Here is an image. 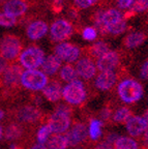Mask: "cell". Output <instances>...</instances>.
<instances>
[{"label": "cell", "instance_id": "cell-4", "mask_svg": "<svg viewBox=\"0 0 148 149\" xmlns=\"http://www.w3.org/2000/svg\"><path fill=\"white\" fill-rule=\"evenodd\" d=\"M19 59L21 66L27 70H36L44 63L45 53L37 46H30L20 54Z\"/></svg>", "mask_w": 148, "mask_h": 149}, {"label": "cell", "instance_id": "cell-35", "mask_svg": "<svg viewBox=\"0 0 148 149\" xmlns=\"http://www.w3.org/2000/svg\"><path fill=\"white\" fill-rule=\"evenodd\" d=\"M55 111L62 112V113L68 114V115H71V116H72V114H73V108L71 107L70 105H67V104H59V105L55 108Z\"/></svg>", "mask_w": 148, "mask_h": 149}, {"label": "cell", "instance_id": "cell-19", "mask_svg": "<svg viewBox=\"0 0 148 149\" xmlns=\"http://www.w3.org/2000/svg\"><path fill=\"white\" fill-rule=\"evenodd\" d=\"M25 134L23 124L18 121H12L6 125L4 130V138L6 141H17L23 138Z\"/></svg>", "mask_w": 148, "mask_h": 149}, {"label": "cell", "instance_id": "cell-45", "mask_svg": "<svg viewBox=\"0 0 148 149\" xmlns=\"http://www.w3.org/2000/svg\"><path fill=\"white\" fill-rule=\"evenodd\" d=\"M10 149H23L21 146H19V145L17 144H12L10 145Z\"/></svg>", "mask_w": 148, "mask_h": 149}, {"label": "cell", "instance_id": "cell-10", "mask_svg": "<svg viewBox=\"0 0 148 149\" xmlns=\"http://www.w3.org/2000/svg\"><path fill=\"white\" fill-rule=\"evenodd\" d=\"M73 25L64 19H58L52 24L50 29L51 38L55 42H62L73 34Z\"/></svg>", "mask_w": 148, "mask_h": 149}, {"label": "cell", "instance_id": "cell-25", "mask_svg": "<svg viewBox=\"0 0 148 149\" xmlns=\"http://www.w3.org/2000/svg\"><path fill=\"white\" fill-rule=\"evenodd\" d=\"M133 116V112L127 107H119L114 111L112 115V121L117 124L126 123V121Z\"/></svg>", "mask_w": 148, "mask_h": 149}, {"label": "cell", "instance_id": "cell-6", "mask_svg": "<svg viewBox=\"0 0 148 149\" xmlns=\"http://www.w3.org/2000/svg\"><path fill=\"white\" fill-rule=\"evenodd\" d=\"M21 40L16 35H5L0 45V55L7 61L17 59L21 54Z\"/></svg>", "mask_w": 148, "mask_h": 149}, {"label": "cell", "instance_id": "cell-2", "mask_svg": "<svg viewBox=\"0 0 148 149\" xmlns=\"http://www.w3.org/2000/svg\"><path fill=\"white\" fill-rule=\"evenodd\" d=\"M62 98L70 106H81L87 98V91L79 79L66 84L62 88Z\"/></svg>", "mask_w": 148, "mask_h": 149}, {"label": "cell", "instance_id": "cell-13", "mask_svg": "<svg viewBox=\"0 0 148 149\" xmlns=\"http://www.w3.org/2000/svg\"><path fill=\"white\" fill-rule=\"evenodd\" d=\"M76 72L79 77L85 80H91L96 74V64L89 57H83L76 63Z\"/></svg>", "mask_w": 148, "mask_h": 149}, {"label": "cell", "instance_id": "cell-49", "mask_svg": "<svg viewBox=\"0 0 148 149\" xmlns=\"http://www.w3.org/2000/svg\"><path fill=\"white\" fill-rule=\"evenodd\" d=\"M90 1H91V4H95V3H97V2H98V1H100V0H90Z\"/></svg>", "mask_w": 148, "mask_h": 149}, {"label": "cell", "instance_id": "cell-1", "mask_svg": "<svg viewBox=\"0 0 148 149\" xmlns=\"http://www.w3.org/2000/svg\"><path fill=\"white\" fill-rule=\"evenodd\" d=\"M117 94L124 104H135L142 98L144 89L140 82L133 78H128L118 84Z\"/></svg>", "mask_w": 148, "mask_h": 149}, {"label": "cell", "instance_id": "cell-15", "mask_svg": "<svg viewBox=\"0 0 148 149\" xmlns=\"http://www.w3.org/2000/svg\"><path fill=\"white\" fill-rule=\"evenodd\" d=\"M117 74L114 70L109 72H101L97 74L96 79L94 81V85L97 90L101 91H108L111 90L114 85L117 82Z\"/></svg>", "mask_w": 148, "mask_h": 149}, {"label": "cell", "instance_id": "cell-31", "mask_svg": "<svg viewBox=\"0 0 148 149\" xmlns=\"http://www.w3.org/2000/svg\"><path fill=\"white\" fill-rule=\"evenodd\" d=\"M130 8L134 13L144 12L148 8V0H133Z\"/></svg>", "mask_w": 148, "mask_h": 149}, {"label": "cell", "instance_id": "cell-23", "mask_svg": "<svg viewBox=\"0 0 148 149\" xmlns=\"http://www.w3.org/2000/svg\"><path fill=\"white\" fill-rule=\"evenodd\" d=\"M146 40V35L143 32H132L125 36L123 45L127 49H135L141 46Z\"/></svg>", "mask_w": 148, "mask_h": 149}, {"label": "cell", "instance_id": "cell-50", "mask_svg": "<svg viewBox=\"0 0 148 149\" xmlns=\"http://www.w3.org/2000/svg\"><path fill=\"white\" fill-rule=\"evenodd\" d=\"M73 149H84V148H83V147H79L78 146V147H74Z\"/></svg>", "mask_w": 148, "mask_h": 149}, {"label": "cell", "instance_id": "cell-12", "mask_svg": "<svg viewBox=\"0 0 148 149\" xmlns=\"http://www.w3.org/2000/svg\"><path fill=\"white\" fill-rule=\"evenodd\" d=\"M120 63V56L117 52L109 51L96 60V68L100 72L114 70Z\"/></svg>", "mask_w": 148, "mask_h": 149}, {"label": "cell", "instance_id": "cell-5", "mask_svg": "<svg viewBox=\"0 0 148 149\" xmlns=\"http://www.w3.org/2000/svg\"><path fill=\"white\" fill-rule=\"evenodd\" d=\"M16 121L21 124H37L44 118L42 111L34 105H23L18 107L14 112Z\"/></svg>", "mask_w": 148, "mask_h": 149}, {"label": "cell", "instance_id": "cell-8", "mask_svg": "<svg viewBox=\"0 0 148 149\" xmlns=\"http://www.w3.org/2000/svg\"><path fill=\"white\" fill-rule=\"evenodd\" d=\"M71 115L65 114L62 112L54 111L48 118V124L53 134H63L70 130L72 124Z\"/></svg>", "mask_w": 148, "mask_h": 149}, {"label": "cell", "instance_id": "cell-36", "mask_svg": "<svg viewBox=\"0 0 148 149\" xmlns=\"http://www.w3.org/2000/svg\"><path fill=\"white\" fill-rule=\"evenodd\" d=\"M140 77L143 80H148V59L142 64L140 70Z\"/></svg>", "mask_w": 148, "mask_h": 149}, {"label": "cell", "instance_id": "cell-41", "mask_svg": "<svg viewBox=\"0 0 148 149\" xmlns=\"http://www.w3.org/2000/svg\"><path fill=\"white\" fill-rule=\"evenodd\" d=\"M116 1H117L118 6L120 7V8L126 9V8H130L133 0H116Z\"/></svg>", "mask_w": 148, "mask_h": 149}, {"label": "cell", "instance_id": "cell-7", "mask_svg": "<svg viewBox=\"0 0 148 149\" xmlns=\"http://www.w3.org/2000/svg\"><path fill=\"white\" fill-rule=\"evenodd\" d=\"M23 74L21 65L13 63L8 65L3 74L0 77L1 85L5 88V91L8 92V90H14L18 87L19 83L21 81V76Z\"/></svg>", "mask_w": 148, "mask_h": 149}, {"label": "cell", "instance_id": "cell-18", "mask_svg": "<svg viewBox=\"0 0 148 149\" xmlns=\"http://www.w3.org/2000/svg\"><path fill=\"white\" fill-rule=\"evenodd\" d=\"M48 24L45 21L42 20H37L28 25L26 32H27V36L32 40H36L42 38L43 36L47 34L48 32Z\"/></svg>", "mask_w": 148, "mask_h": 149}, {"label": "cell", "instance_id": "cell-32", "mask_svg": "<svg viewBox=\"0 0 148 149\" xmlns=\"http://www.w3.org/2000/svg\"><path fill=\"white\" fill-rule=\"evenodd\" d=\"M17 24V18L9 16L5 13H0V26L2 27H13Z\"/></svg>", "mask_w": 148, "mask_h": 149}, {"label": "cell", "instance_id": "cell-51", "mask_svg": "<svg viewBox=\"0 0 148 149\" xmlns=\"http://www.w3.org/2000/svg\"><path fill=\"white\" fill-rule=\"evenodd\" d=\"M1 1H3V0H0V2H1Z\"/></svg>", "mask_w": 148, "mask_h": 149}, {"label": "cell", "instance_id": "cell-38", "mask_svg": "<svg viewBox=\"0 0 148 149\" xmlns=\"http://www.w3.org/2000/svg\"><path fill=\"white\" fill-rule=\"evenodd\" d=\"M119 138V136L117 135L116 133H108L106 135V138H105V141H107L108 143H110V144L114 145V143L116 142V140Z\"/></svg>", "mask_w": 148, "mask_h": 149}, {"label": "cell", "instance_id": "cell-20", "mask_svg": "<svg viewBox=\"0 0 148 149\" xmlns=\"http://www.w3.org/2000/svg\"><path fill=\"white\" fill-rule=\"evenodd\" d=\"M61 66V60L55 54L49 55L43 63V72L47 76H54Z\"/></svg>", "mask_w": 148, "mask_h": 149}, {"label": "cell", "instance_id": "cell-24", "mask_svg": "<svg viewBox=\"0 0 148 149\" xmlns=\"http://www.w3.org/2000/svg\"><path fill=\"white\" fill-rule=\"evenodd\" d=\"M103 123L100 119L92 118L89 121V126H88V137L91 141H97L102 137L103 134Z\"/></svg>", "mask_w": 148, "mask_h": 149}, {"label": "cell", "instance_id": "cell-44", "mask_svg": "<svg viewBox=\"0 0 148 149\" xmlns=\"http://www.w3.org/2000/svg\"><path fill=\"white\" fill-rule=\"evenodd\" d=\"M29 149H47V147H46V145H44V144L36 143V144H33Z\"/></svg>", "mask_w": 148, "mask_h": 149}, {"label": "cell", "instance_id": "cell-40", "mask_svg": "<svg viewBox=\"0 0 148 149\" xmlns=\"http://www.w3.org/2000/svg\"><path fill=\"white\" fill-rule=\"evenodd\" d=\"M8 68V62L7 60H5L2 56L0 55V77L3 74V72L6 70V68Z\"/></svg>", "mask_w": 148, "mask_h": 149}, {"label": "cell", "instance_id": "cell-28", "mask_svg": "<svg viewBox=\"0 0 148 149\" xmlns=\"http://www.w3.org/2000/svg\"><path fill=\"white\" fill-rule=\"evenodd\" d=\"M59 76H60V79L62 81L68 82V83L78 79V74L76 72V68L70 63H67V64H65L64 66L61 68Z\"/></svg>", "mask_w": 148, "mask_h": 149}, {"label": "cell", "instance_id": "cell-42", "mask_svg": "<svg viewBox=\"0 0 148 149\" xmlns=\"http://www.w3.org/2000/svg\"><path fill=\"white\" fill-rule=\"evenodd\" d=\"M52 7H53V9L56 13L60 12L61 9H62V0H53Z\"/></svg>", "mask_w": 148, "mask_h": 149}, {"label": "cell", "instance_id": "cell-9", "mask_svg": "<svg viewBox=\"0 0 148 149\" xmlns=\"http://www.w3.org/2000/svg\"><path fill=\"white\" fill-rule=\"evenodd\" d=\"M65 135H66L71 147H78L81 143L86 141L88 136V130L83 121L76 120Z\"/></svg>", "mask_w": 148, "mask_h": 149}, {"label": "cell", "instance_id": "cell-26", "mask_svg": "<svg viewBox=\"0 0 148 149\" xmlns=\"http://www.w3.org/2000/svg\"><path fill=\"white\" fill-rule=\"evenodd\" d=\"M114 149H140L139 144L132 137L121 136L119 137L113 145Z\"/></svg>", "mask_w": 148, "mask_h": 149}, {"label": "cell", "instance_id": "cell-47", "mask_svg": "<svg viewBox=\"0 0 148 149\" xmlns=\"http://www.w3.org/2000/svg\"><path fill=\"white\" fill-rule=\"evenodd\" d=\"M3 134H4V130H3L2 126L0 125V140L2 139V137H3Z\"/></svg>", "mask_w": 148, "mask_h": 149}, {"label": "cell", "instance_id": "cell-39", "mask_svg": "<svg viewBox=\"0 0 148 149\" xmlns=\"http://www.w3.org/2000/svg\"><path fill=\"white\" fill-rule=\"evenodd\" d=\"M93 149H114L113 145L110 144V143H108L107 141H102V142H100L98 144H96L94 147H93Z\"/></svg>", "mask_w": 148, "mask_h": 149}, {"label": "cell", "instance_id": "cell-11", "mask_svg": "<svg viewBox=\"0 0 148 149\" xmlns=\"http://www.w3.org/2000/svg\"><path fill=\"white\" fill-rule=\"evenodd\" d=\"M55 55L61 61L65 62H74L77 61L80 56V48L76 45H73L71 42H60L55 47Z\"/></svg>", "mask_w": 148, "mask_h": 149}, {"label": "cell", "instance_id": "cell-21", "mask_svg": "<svg viewBox=\"0 0 148 149\" xmlns=\"http://www.w3.org/2000/svg\"><path fill=\"white\" fill-rule=\"evenodd\" d=\"M47 149H67L70 147L66 135L53 134L46 143Z\"/></svg>", "mask_w": 148, "mask_h": 149}, {"label": "cell", "instance_id": "cell-46", "mask_svg": "<svg viewBox=\"0 0 148 149\" xmlns=\"http://www.w3.org/2000/svg\"><path fill=\"white\" fill-rule=\"evenodd\" d=\"M143 117H144V119H145V120L147 121V123H148V109L146 110L145 112H144V114H143Z\"/></svg>", "mask_w": 148, "mask_h": 149}, {"label": "cell", "instance_id": "cell-27", "mask_svg": "<svg viewBox=\"0 0 148 149\" xmlns=\"http://www.w3.org/2000/svg\"><path fill=\"white\" fill-rule=\"evenodd\" d=\"M88 53L91 57L93 58H96V60L100 57H102L103 55L107 53V52H109V46L108 44H106L105 42H97L95 44H93L91 47H89L87 49Z\"/></svg>", "mask_w": 148, "mask_h": 149}, {"label": "cell", "instance_id": "cell-3", "mask_svg": "<svg viewBox=\"0 0 148 149\" xmlns=\"http://www.w3.org/2000/svg\"><path fill=\"white\" fill-rule=\"evenodd\" d=\"M21 85L30 91L43 90L49 83L48 76L38 70H26L21 76Z\"/></svg>", "mask_w": 148, "mask_h": 149}, {"label": "cell", "instance_id": "cell-33", "mask_svg": "<svg viewBox=\"0 0 148 149\" xmlns=\"http://www.w3.org/2000/svg\"><path fill=\"white\" fill-rule=\"evenodd\" d=\"M112 115H113V113H112L111 107L104 106L102 108V110L100 111V115L98 116H100V120L104 123V122H110L112 120Z\"/></svg>", "mask_w": 148, "mask_h": 149}, {"label": "cell", "instance_id": "cell-34", "mask_svg": "<svg viewBox=\"0 0 148 149\" xmlns=\"http://www.w3.org/2000/svg\"><path fill=\"white\" fill-rule=\"evenodd\" d=\"M82 37L85 40H94L97 37V30L94 27H86L84 28V30L82 31Z\"/></svg>", "mask_w": 148, "mask_h": 149}, {"label": "cell", "instance_id": "cell-17", "mask_svg": "<svg viewBox=\"0 0 148 149\" xmlns=\"http://www.w3.org/2000/svg\"><path fill=\"white\" fill-rule=\"evenodd\" d=\"M28 4L23 0H8L3 5V10L5 14L17 18L21 17L27 12Z\"/></svg>", "mask_w": 148, "mask_h": 149}, {"label": "cell", "instance_id": "cell-30", "mask_svg": "<svg viewBox=\"0 0 148 149\" xmlns=\"http://www.w3.org/2000/svg\"><path fill=\"white\" fill-rule=\"evenodd\" d=\"M125 29H126V22H125V19H123L122 21L118 22L115 25L107 28V33H109V34L112 35H118L124 32Z\"/></svg>", "mask_w": 148, "mask_h": 149}, {"label": "cell", "instance_id": "cell-37", "mask_svg": "<svg viewBox=\"0 0 148 149\" xmlns=\"http://www.w3.org/2000/svg\"><path fill=\"white\" fill-rule=\"evenodd\" d=\"M75 4L77 5L78 7H80V8H88L89 6H91V1L90 0H74Z\"/></svg>", "mask_w": 148, "mask_h": 149}, {"label": "cell", "instance_id": "cell-29", "mask_svg": "<svg viewBox=\"0 0 148 149\" xmlns=\"http://www.w3.org/2000/svg\"><path fill=\"white\" fill-rule=\"evenodd\" d=\"M51 134H52V130L48 124H43V125H40L36 132L37 143L46 145V143L48 142L49 138L51 137Z\"/></svg>", "mask_w": 148, "mask_h": 149}, {"label": "cell", "instance_id": "cell-48", "mask_svg": "<svg viewBox=\"0 0 148 149\" xmlns=\"http://www.w3.org/2000/svg\"><path fill=\"white\" fill-rule=\"evenodd\" d=\"M3 117H4V112H3V110L0 109V120H2Z\"/></svg>", "mask_w": 148, "mask_h": 149}, {"label": "cell", "instance_id": "cell-14", "mask_svg": "<svg viewBox=\"0 0 148 149\" xmlns=\"http://www.w3.org/2000/svg\"><path fill=\"white\" fill-rule=\"evenodd\" d=\"M125 127L128 135L132 138L143 136L148 128L147 121L141 116H132L125 123Z\"/></svg>", "mask_w": 148, "mask_h": 149}, {"label": "cell", "instance_id": "cell-22", "mask_svg": "<svg viewBox=\"0 0 148 149\" xmlns=\"http://www.w3.org/2000/svg\"><path fill=\"white\" fill-rule=\"evenodd\" d=\"M122 14H121L118 9L116 8H109L108 10H105L104 16H103V22H104L105 29L107 31V28L111 27V26L117 24L123 20Z\"/></svg>", "mask_w": 148, "mask_h": 149}, {"label": "cell", "instance_id": "cell-43", "mask_svg": "<svg viewBox=\"0 0 148 149\" xmlns=\"http://www.w3.org/2000/svg\"><path fill=\"white\" fill-rule=\"evenodd\" d=\"M143 148L148 149V128L145 133L143 134Z\"/></svg>", "mask_w": 148, "mask_h": 149}, {"label": "cell", "instance_id": "cell-16", "mask_svg": "<svg viewBox=\"0 0 148 149\" xmlns=\"http://www.w3.org/2000/svg\"><path fill=\"white\" fill-rule=\"evenodd\" d=\"M43 95L47 100L51 102H57L62 97V87L56 80L50 81L47 86L43 89Z\"/></svg>", "mask_w": 148, "mask_h": 149}]
</instances>
